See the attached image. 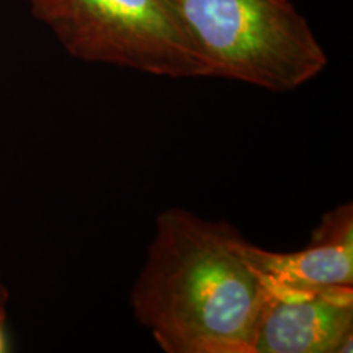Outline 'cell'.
Returning <instances> with one entry per match:
<instances>
[{
    "instance_id": "cell-1",
    "label": "cell",
    "mask_w": 353,
    "mask_h": 353,
    "mask_svg": "<svg viewBox=\"0 0 353 353\" xmlns=\"http://www.w3.org/2000/svg\"><path fill=\"white\" fill-rule=\"evenodd\" d=\"M241 237L180 208L159 214L131 306L162 350H252L267 288L241 252Z\"/></svg>"
},
{
    "instance_id": "cell-2",
    "label": "cell",
    "mask_w": 353,
    "mask_h": 353,
    "mask_svg": "<svg viewBox=\"0 0 353 353\" xmlns=\"http://www.w3.org/2000/svg\"><path fill=\"white\" fill-rule=\"evenodd\" d=\"M208 59L211 77L290 92L329 63L307 20L290 0H175Z\"/></svg>"
},
{
    "instance_id": "cell-3",
    "label": "cell",
    "mask_w": 353,
    "mask_h": 353,
    "mask_svg": "<svg viewBox=\"0 0 353 353\" xmlns=\"http://www.w3.org/2000/svg\"><path fill=\"white\" fill-rule=\"evenodd\" d=\"M70 54L172 79L211 77L175 0H28Z\"/></svg>"
},
{
    "instance_id": "cell-4",
    "label": "cell",
    "mask_w": 353,
    "mask_h": 353,
    "mask_svg": "<svg viewBox=\"0 0 353 353\" xmlns=\"http://www.w3.org/2000/svg\"><path fill=\"white\" fill-rule=\"evenodd\" d=\"M265 288L250 353L352 352L353 286Z\"/></svg>"
},
{
    "instance_id": "cell-5",
    "label": "cell",
    "mask_w": 353,
    "mask_h": 353,
    "mask_svg": "<svg viewBox=\"0 0 353 353\" xmlns=\"http://www.w3.org/2000/svg\"><path fill=\"white\" fill-rule=\"evenodd\" d=\"M241 252L265 286L324 290L353 286V205L322 216L307 244L294 252H272L241 237Z\"/></svg>"
},
{
    "instance_id": "cell-6",
    "label": "cell",
    "mask_w": 353,
    "mask_h": 353,
    "mask_svg": "<svg viewBox=\"0 0 353 353\" xmlns=\"http://www.w3.org/2000/svg\"><path fill=\"white\" fill-rule=\"evenodd\" d=\"M6 350V342H3V337H2V332H0V352Z\"/></svg>"
}]
</instances>
